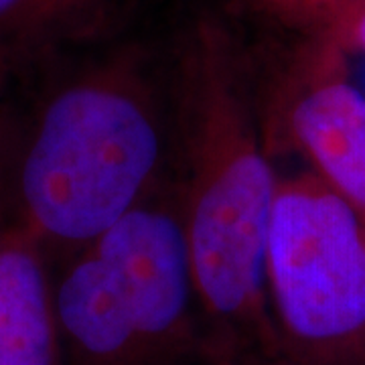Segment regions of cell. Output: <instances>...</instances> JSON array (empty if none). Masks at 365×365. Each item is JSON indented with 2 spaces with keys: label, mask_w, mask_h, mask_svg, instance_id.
<instances>
[{
  "label": "cell",
  "mask_w": 365,
  "mask_h": 365,
  "mask_svg": "<svg viewBox=\"0 0 365 365\" xmlns=\"http://www.w3.org/2000/svg\"><path fill=\"white\" fill-rule=\"evenodd\" d=\"M246 57L217 21L175 51L173 189L213 355L282 353L266 294L276 175Z\"/></svg>",
  "instance_id": "obj_2"
},
{
  "label": "cell",
  "mask_w": 365,
  "mask_h": 365,
  "mask_svg": "<svg viewBox=\"0 0 365 365\" xmlns=\"http://www.w3.org/2000/svg\"><path fill=\"white\" fill-rule=\"evenodd\" d=\"M130 0H0V76L114 33Z\"/></svg>",
  "instance_id": "obj_7"
},
{
  "label": "cell",
  "mask_w": 365,
  "mask_h": 365,
  "mask_svg": "<svg viewBox=\"0 0 365 365\" xmlns=\"http://www.w3.org/2000/svg\"><path fill=\"white\" fill-rule=\"evenodd\" d=\"M341 53L309 37L280 91L288 143L309 170L365 220V91L349 78Z\"/></svg>",
  "instance_id": "obj_5"
},
{
  "label": "cell",
  "mask_w": 365,
  "mask_h": 365,
  "mask_svg": "<svg viewBox=\"0 0 365 365\" xmlns=\"http://www.w3.org/2000/svg\"><path fill=\"white\" fill-rule=\"evenodd\" d=\"M63 365H201L203 317L173 185L132 209L53 280Z\"/></svg>",
  "instance_id": "obj_3"
},
{
  "label": "cell",
  "mask_w": 365,
  "mask_h": 365,
  "mask_svg": "<svg viewBox=\"0 0 365 365\" xmlns=\"http://www.w3.org/2000/svg\"><path fill=\"white\" fill-rule=\"evenodd\" d=\"M309 37L323 41L343 57H365V0H337Z\"/></svg>",
  "instance_id": "obj_8"
},
{
  "label": "cell",
  "mask_w": 365,
  "mask_h": 365,
  "mask_svg": "<svg viewBox=\"0 0 365 365\" xmlns=\"http://www.w3.org/2000/svg\"><path fill=\"white\" fill-rule=\"evenodd\" d=\"M256 2L288 23L307 25L309 33H314L337 0H256Z\"/></svg>",
  "instance_id": "obj_9"
},
{
  "label": "cell",
  "mask_w": 365,
  "mask_h": 365,
  "mask_svg": "<svg viewBox=\"0 0 365 365\" xmlns=\"http://www.w3.org/2000/svg\"><path fill=\"white\" fill-rule=\"evenodd\" d=\"M201 365H297L284 353H232V355H211Z\"/></svg>",
  "instance_id": "obj_10"
},
{
  "label": "cell",
  "mask_w": 365,
  "mask_h": 365,
  "mask_svg": "<svg viewBox=\"0 0 365 365\" xmlns=\"http://www.w3.org/2000/svg\"><path fill=\"white\" fill-rule=\"evenodd\" d=\"M266 294L292 364L365 365V220L311 170L278 181Z\"/></svg>",
  "instance_id": "obj_4"
},
{
  "label": "cell",
  "mask_w": 365,
  "mask_h": 365,
  "mask_svg": "<svg viewBox=\"0 0 365 365\" xmlns=\"http://www.w3.org/2000/svg\"><path fill=\"white\" fill-rule=\"evenodd\" d=\"M0 365H63L47 256L0 220Z\"/></svg>",
  "instance_id": "obj_6"
},
{
  "label": "cell",
  "mask_w": 365,
  "mask_h": 365,
  "mask_svg": "<svg viewBox=\"0 0 365 365\" xmlns=\"http://www.w3.org/2000/svg\"><path fill=\"white\" fill-rule=\"evenodd\" d=\"M2 83H4V78H2V76H0V88H2Z\"/></svg>",
  "instance_id": "obj_11"
},
{
  "label": "cell",
  "mask_w": 365,
  "mask_h": 365,
  "mask_svg": "<svg viewBox=\"0 0 365 365\" xmlns=\"http://www.w3.org/2000/svg\"><path fill=\"white\" fill-rule=\"evenodd\" d=\"M175 57L124 41L59 73L4 128L0 220L71 256L173 179Z\"/></svg>",
  "instance_id": "obj_1"
}]
</instances>
